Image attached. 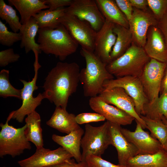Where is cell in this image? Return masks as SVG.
<instances>
[{
	"mask_svg": "<svg viewBox=\"0 0 167 167\" xmlns=\"http://www.w3.org/2000/svg\"><path fill=\"white\" fill-rule=\"evenodd\" d=\"M167 63L150 58L139 77L148 101L152 103L159 97L161 82Z\"/></svg>",
	"mask_w": 167,
	"mask_h": 167,
	"instance_id": "9",
	"label": "cell"
},
{
	"mask_svg": "<svg viewBox=\"0 0 167 167\" xmlns=\"http://www.w3.org/2000/svg\"><path fill=\"white\" fill-rule=\"evenodd\" d=\"M84 132V130L80 127L64 136L54 134L52 138L54 142L68 152L77 162H79L82 161L80 148L82 136Z\"/></svg>",
	"mask_w": 167,
	"mask_h": 167,
	"instance_id": "21",
	"label": "cell"
},
{
	"mask_svg": "<svg viewBox=\"0 0 167 167\" xmlns=\"http://www.w3.org/2000/svg\"><path fill=\"white\" fill-rule=\"evenodd\" d=\"M81 48L94 52L96 32L88 22L66 13L59 19Z\"/></svg>",
	"mask_w": 167,
	"mask_h": 167,
	"instance_id": "7",
	"label": "cell"
},
{
	"mask_svg": "<svg viewBox=\"0 0 167 167\" xmlns=\"http://www.w3.org/2000/svg\"><path fill=\"white\" fill-rule=\"evenodd\" d=\"M143 49L150 58L167 63V45L157 26H152L149 28Z\"/></svg>",
	"mask_w": 167,
	"mask_h": 167,
	"instance_id": "19",
	"label": "cell"
},
{
	"mask_svg": "<svg viewBox=\"0 0 167 167\" xmlns=\"http://www.w3.org/2000/svg\"><path fill=\"white\" fill-rule=\"evenodd\" d=\"M164 149L165 150V151L167 153V143L165 147V148Z\"/></svg>",
	"mask_w": 167,
	"mask_h": 167,
	"instance_id": "44",
	"label": "cell"
},
{
	"mask_svg": "<svg viewBox=\"0 0 167 167\" xmlns=\"http://www.w3.org/2000/svg\"><path fill=\"white\" fill-rule=\"evenodd\" d=\"M2 167H6L5 166H3Z\"/></svg>",
	"mask_w": 167,
	"mask_h": 167,
	"instance_id": "45",
	"label": "cell"
},
{
	"mask_svg": "<svg viewBox=\"0 0 167 167\" xmlns=\"http://www.w3.org/2000/svg\"><path fill=\"white\" fill-rule=\"evenodd\" d=\"M144 122L146 128L153 137L161 143L164 149L167 143V125L161 120H154L142 115H139Z\"/></svg>",
	"mask_w": 167,
	"mask_h": 167,
	"instance_id": "30",
	"label": "cell"
},
{
	"mask_svg": "<svg viewBox=\"0 0 167 167\" xmlns=\"http://www.w3.org/2000/svg\"><path fill=\"white\" fill-rule=\"evenodd\" d=\"M8 2L9 5L14 6L19 12L22 24L43 9L49 8L42 0H8Z\"/></svg>",
	"mask_w": 167,
	"mask_h": 167,
	"instance_id": "24",
	"label": "cell"
},
{
	"mask_svg": "<svg viewBox=\"0 0 167 167\" xmlns=\"http://www.w3.org/2000/svg\"><path fill=\"white\" fill-rule=\"evenodd\" d=\"M14 111L11 112L5 124L1 123L0 126V157L9 155L13 158L20 156L26 149L32 148L31 144L26 138L25 131V124L23 127L16 128L8 124L12 119Z\"/></svg>",
	"mask_w": 167,
	"mask_h": 167,
	"instance_id": "5",
	"label": "cell"
},
{
	"mask_svg": "<svg viewBox=\"0 0 167 167\" xmlns=\"http://www.w3.org/2000/svg\"><path fill=\"white\" fill-rule=\"evenodd\" d=\"M80 72L75 62H58L45 79L43 87L46 98L66 109L69 97L77 91Z\"/></svg>",
	"mask_w": 167,
	"mask_h": 167,
	"instance_id": "1",
	"label": "cell"
},
{
	"mask_svg": "<svg viewBox=\"0 0 167 167\" xmlns=\"http://www.w3.org/2000/svg\"><path fill=\"white\" fill-rule=\"evenodd\" d=\"M21 40V35L19 32L9 31L5 24L0 20V43L2 45L10 47Z\"/></svg>",
	"mask_w": 167,
	"mask_h": 167,
	"instance_id": "33",
	"label": "cell"
},
{
	"mask_svg": "<svg viewBox=\"0 0 167 167\" xmlns=\"http://www.w3.org/2000/svg\"><path fill=\"white\" fill-rule=\"evenodd\" d=\"M66 10V8L62 7L52 11L49 9L42 10L33 17L36 19L39 28L54 29L61 24L59 19L65 14Z\"/></svg>",
	"mask_w": 167,
	"mask_h": 167,
	"instance_id": "29",
	"label": "cell"
},
{
	"mask_svg": "<svg viewBox=\"0 0 167 167\" xmlns=\"http://www.w3.org/2000/svg\"><path fill=\"white\" fill-rule=\"evenodd\" d=\"M111 144L108 121L97 127L87 124L81 140L82 161H84L86 157L90 155L101 156Z\"/></svg>",
	"mask_w": 167,
	"mask_h": 167,
	"instance_id": "6",
	"label": "cell"
},
{
	"mask_svg": "<svg viewBox=\"0 0 167 167\" xmlns=\"http://www.w3.org/2000/svg\"><path fill=\"white\" fill-rule=\"evenodd\" d=\"M115 1L129 21L132 18L133 10V7L129 0H115Z\"/></svg>",
	"mask_w": 167,
	"mask_h": 167,
	"instance_id": "38",
	"label": "cell"
},
{
	"mask_svg": "<svg viewBox=\"0 0 167 167\" xmlns=\"http://www.w3.org/2000/svg\"><path fill=\"white\" fill-rule=\"evenodd\" d=\"M75 119L78 124L103 121L106 119L103 116L96 113H82L76 116Z\"/></svg>",
	"mask_w": 167,
	"mask_h": 167,
	"instance_id": "36",
	"label": "cell"
},
{
	"mask_svg": "<svg viewBox=\"0 0 167 167\" xmlns=\"http://www.w3.org/2000/svg\"><path fill=\"white\" fill-rule=\"evenodd\" d=\"M65 13L88 22L96 32L101 28L105 20L95 0H73L66 8Z\"/></svg>",
	"mask_w": 167,
	"mask_h": 167,
	"instance_id": "11",
	"label": "cell"
},
{
	"mask_svg": "<svg viewBox=\"0 0 167 167\" xmlns=\"http://www.w3.org/2000/svg\"><path fill=\"white\" fill-rule=\"evenodd\" d=\"M114 25L105 20L101 28L97 32L95 42L94 54L106 65L111 61L110 54L117 38L113 32Z\"/></svg>",
	"mask_w": 167,
	"mask_h": 167,
	"instance_id": "16",
	"label": "cell"
},
{
	"mask_svg": "<svg viewBox=\"0 0 167 167\" xmlns=\"http://www.w3.org/2000/svg\"><path fill=\"white\" fill-rule=\"evenodd\" d=\"M27 127L25 131L27 140L32 143L36 148L43 147L42 129L39 114L36 111L27 115L25 119Z\"/></svg>",
	"mask_w": 167,
	"mask_h": 167,
	"instance_id": "27",
	"label": "cell"
},
{
	"mask_svg": "<svg viewBox=\"0 0 167 167\" xmlns=\"http://www.w3.org/2000/svg\"><path fill=\"white\" fill-rule=\"evenodd\" d=\"M46 167H88L85 161L75 162L74 160L70 159L61 163Z\"/></svg>",
	"mask_w": 167,
	"mask_h": 167,
	"instance_id": "40",
	"label": "cell"
},
{
	"mask_svg": "<svg viewBox=\"0 0 167 167\" xmlns=\"http://www.w3.org/2000/svg\"><path fill=\"white\" fill-rule=\"evenodd\" d=\"M133 7L143 11H147V0H129Z\"/></svg>",
	"mask_w": 167,
	"mask_h": 167,
	"instance_id": "42",
	"label": "cell"
},
{
	"mask_svg": "<svg viewBox=\"0 0 167 167\" xmlns=\"http://www.w3.org/2000/svg\"><path fill=\"white\" fill-rule=\"evenodd\" d=\"M35 60L34 65L35 75L32 80L27 82L24 80L20 79L24 85L23 88L21 89L22 103L19 109L14 111L12 118L20 123L23 122L26 115L27 116L35 111L36 107L41 104L42 100L46 98L44 92L39 93L35 97L33 96L34 91L38 88L36 85V82L38 71L41 66L38 63V59L36 58Z\"/></svg>",
	"mask_w": 167,
	"mask_h": 167,
	"instance_id": "8",
	"label": "cell"
},
{
	"mask_svg": "<svg viewBox=\"0 0 167 167\" xmlns=\"http://www.w3.org/2000/svg\"><path fill=\"white\" fill-rule=\"evenodd\" d=\"M80 54L86 63V67L82 69L79 73L80 82L83 85L84 95L90 97L97 96L105 90L104 82L114 79V76L107 70V65L93 52L81 48Z\"/></svg>",
	"mask_w": 167,
	"mask_h": 167,
	"instance_id": "2",
	"label": "cell"
},
{
	"mask_svg": "<svg viewBox=\"0 0 167 167\" xmlns=\"http://www.w3.org/2000/svg\"><path fill=\"white\" fill-rule=\"evenodd\" d=\"M76 116L68 113L60 107H56L50 119L46 122L50 127L60 132L69 134L80 127L76 121Z\"/></svg>",
	"mask_w": 167,
	"mask_h": 167,
	"instance_id": "20",
	"label": "cell"
},
{
	"mask_svg": "<svg viewBox=\"0 0 167 167\" xmlns=\"http://www.w3.org/2000/svg\"><path fill=\"white\" fill-rule=\"evenodd\" d=\"M19 54L14 53L12 48H9L0 52V66L4 67L10 63L18 61Z\"/></svg>",
	"mask_w": 167,
	"mask_h": 167,
	"instance_id": "37",
	"label": "cell"
},
{
	"mask_svg": "<svg viewBox=\"0 0 167 167\" xmlns=\"http://www.w3.org/2000/svg\"><path fill=\"white\" fill-rule=\"evenodd\" d=\"M126 167H167V153L163 148L153 154H138L130 159Z\"/></svg>",
	"mask_w": 167,
	"mask_h": 167,
	"instance_id": "23",
	"label": "cell"
},
{
	"mask_svg": "<svg viewBox=\"0 0 167 167\" xmlns=\"http://www.w3.org/2000/svg\"><path fill=\"white\" fill-rule=\"evenodd\" d=\"M0 17L6 21L13 32L19 31L22 24L16 11L3 0H0Z\"/></svg>",
	"mask_w": 167,
	"mask_h": 167,
	"instance_id": "31",
	"label": "cell"
},
{
	"mask_svg": "<svg viewBox=\"0 0 167 167\" xmlns=\"http://www.w3.org/2000/svg\"><path fill=\"white\" fill-rule=\"evenodd\" d=\"M144 116L150 119L162 121L167 125V94L162 93L152 103L144 106Z\"/></svg>",
	"mask_w": 167,
	"mask_h": 167,
	"instance_id": "28",
	"label": "cell"
},
{
	"mask_svg": "<svg viewBox=\"0 0 167 167\" xmlns=\"http://www.w3.org/2000/svg\"><path fill=\"white\" fill-rule=\"evenodd\" d=\"M158 22L152 13L133 7L132 17L129 21L133 42L143 48L149 28L152 26H157Z\"/></svg>",
	"mask_w": 167,
	"mask_h": 167,
	"instance_id": "13",
	"label": "cell"
},
{
	"mask_svg": "<svg viewBox=\"0 0 167 167\" xmlns=\"http://www.w3.org/2000/svg\"><path fill=\"white\" fill-rule=\"evenodd\" d=\"M109 122L111 145L117 151L118 164L126 166L130 159L139 154V151L123 135L121 130V125Z\"/></svg>",
	"mask_w": 167,
	"mask_h": 167,
	"instance_id": "18",
	"label": "cell"
},
{
	"mask_svg": "<svg viewBox=\"0 0 167 167\" xmlns=\"http://www.w3.org/2000/svg\"><path fill=\"white\" fill-rule=\"evenodd\" d=\"M148 6L158 20L167 12V0H147Z\"/></svg>",
	"mask_w": 167,
	"mask_h": 167,
	"instance_id": "34",
	"label": "cell"
},
{
	"mask_svg": "<svg viewBox=\"0 0 167 167\" xmlns=\"http://www.w3.org/2000/svg\"><path fill=\"white\" fill-rule=\"evenodd\" d=\"M157 27L161 32L167 45V12L158 20Z\"/></svg>",
	"mask_w": 167,
	"mask_h": 167,
	"instance_id": "41",
	"label": "cell"
},
{
	"mask_svg": "<svg viewBox=\"0 0 167 167\" xmlns=\"http://www.w3.org/2000/svg\"><path fill=\"white\" fill-rule=\"evenodd\" d=\"M89 104L92 109L111 122L126 125L131 124L135 119L125 112L107 103L98 96L90 97Z\"/></svg>",
	"mask_w": 167,
	"mask_h": 167,
	"instance_id": "17",
	"label": "cell"
},
{
	"mask_svg": "<svg viewBox=\"0 0 167 167\" xmlns=\"http://www.w3.org/2000/svg\"><path fill=\"white\" fill-rule=\"evenodd\" d=\"M37 43L41 52L62 61L77 50L78 44L62 24L56 28H39Z\"/></svg>",
	"mask_w": 167,
	"mask_h": 167,
	"instance_id": "3",
	"label": "cell"
},
{
	"mask_svg": "<svg viewBox=\"0 0 167 167\" xmlns=\"http://www.w3.org/2000/svg\"><path fill=\"white\" fill-rule=\"evenodd\" d=\"M37 23L33 17L22 26L19 32L21 35L20 46L24 48L26 54L32 51L35 54H41V52L39 45L35 42V37L39 29Z\"/></svg>",
	"mask_w": 167,
	"mask_h": 167,
	"instance_id": "22",
	"label": "cell"
},
{
	"mask_svg": "<svg viewBox=\"0 0 167 167\" xmlns=\"http://www.w3.org/2000/svg\"><path fill=\"white\" fill-rule=\"evenodd\" d=\"M9 71L6 69L0 72V96L4 98L14 97L21 100V89L14 87L9 80Z\"/></svg>",
	"mask_w": 167,
	"mask_h": 167,
	"instance_id": "32",
	"label": "cell"
},
{
	"mask_svg": "<svg viewBox=\"0 0 167 167\" xmlns=\"http://www.w3.org/2000/svg\"><path fill=\"white\" fill-rule=\"evenodd\" d=\"M88 167H126L119 164L115 165L103 159L101 156L92 155L87 156L84 161Z\"/></svg>",
	"mask_w": 167,
	"mask_h": 167,
	"instance_id": "35",
	"label": "cell"
},
{
	"mask_svg": "<svg viewBox=\"0 0 167 167\" xmlns=\"http://www.w3.org/2000/svg\"><path fill=\"white\" fill-rule=\"evenodd\" d=\"M160 93L161 94L162 93L167 94V64L162 78Z\"/></svg>",
	"mask_w": 167,
	"mask_h": 167,
	"instance_id": "43",
	"label": "cell"
},
{
	"mask_svg": "<svg viewBox=\"0 0 167 167\" xmlns=\"http://www.w3.org/2000/svg\"><path fill=\"white\" fill-rule=\"evenodd\" d=\"M150 59L143 48L132 42L122 56L108 64L106 68L116 78L127 76L139 78Z\"/></svg>",
	"mask_w": 167,
	"mask_h": 167,
	"instance_id": "4",
	"label": "cell"
},
{
	"mask_svg": "<svg viewBox=\"0 0 167 167\" xmlns=\"http://www.w3.org/2000/svg\"><path fill=\"white\" fill-rule=\"evenodd\" d=\"M72 157L62 147L52 150L42 147L36 148L33 155L18 161V163L20 167H46L61 163Z\"/></svg>",
	"mask_w": 167,
	"mask_h": 167,
	"instance_id": "12",
	"label": "cell"
},
{
	"mask_svg": "<svg viewBox=\"0 0 167 167\" xmlns=\"http://www.w3.org/2000/svg\"><path fill=\"white\" fill-rule=\"evenodd\" d=\"M105 89L116 87L123 88L133 100L135 109L139 115H144V106L148 102L139 77L127 76L105 81L103 84Z\"/></svg>",
	"mask_w": 167,
	"mask_h": 167,
	"instance_id": "10",
	"label": "cell"
},
{
	"mask_svg": "<svg viewBox=\"0 0 167 167\" xmlns=\"http://www.w3.org/2000/svg\"><path fill=\"white\" fill-rule=\"evenodd\" d=\"M98 96L107 103L113 105L129 114L141 123L143 129L146 128L144 122L136 111L133 100L123 88L116 87L105 89Z\"/></svg>",
	"mask_w": 167,
	"mask_h": 167,
	"instance_id": "15",
	"label": "cell"
},
{
	"mask_svg": "<svg viewBox=\"0 0 167 167\" xmlns=\"http://www.w3.org/2000/svg\"><path fill=\"white\" fill-rule=\"evenodd\" d=\"M101 14L106 20L114 24L129 28V21L115 0H95Z\"/></svg>",
	"mask_w": 167,
	"mask_h": 167,
	"instance_id": "25",
	"label": "cell"
},
{
	"mask_svg": "<svg viewBox=\"0 0 167 167\" xmlns=\"http://www.w3.org/2000/svg\"><path fill=\"white\" fill-rule=\"evenodd\" d=\"M136 122L135 129L132 131L121 127V131L127 140L138 149L139 154H153L163 148L160 142L144 131L141 123Z\"/></svg>",
	"mask_w": 167,
	"mask_h": 167,
	"instance_id": "14",
	"label": "cell"
},
{
	"mask_svg": "<svg viewBox=\"0 0 167 167\" xmlns=\"http://www.w3.org/2000/svg\"><path fill=\"white\" fill-rule=\"evenodd\" d=\"M113 32L117 38L110 54V62L122 56L130 48L133 42L132 35L129 28L114 24Z\"/></svg>",
	"mask_w": 167,
	"mask_h": 167,
	"instance_id": "26",
	"label": "cell"
},
{
	"mask_svg": "<svg viewBox=\"0 0 167 167\" xmlns=\"http://www.w3.org/2000/svg\"><path fill=\"white\" fill-rule=\"evenodd\" d=\"M45 4L49 6V10L54 11L64 6H69L73 0H42Z\"/></svg>",
	"mask_w": 167,
	"mask_h": 167,
	"instance_id": "39",
	"label": "cell"
}]
</instances>
